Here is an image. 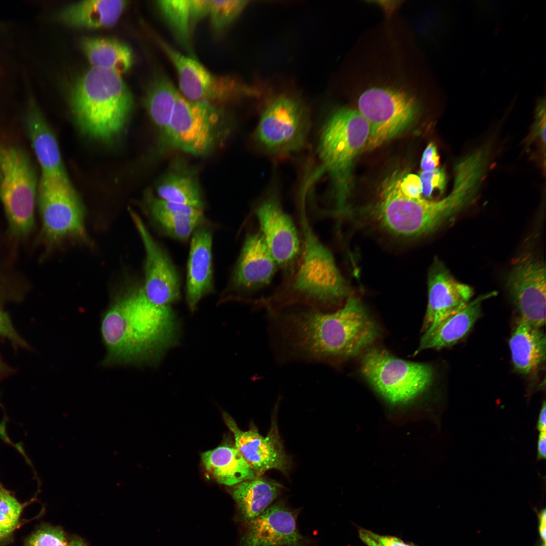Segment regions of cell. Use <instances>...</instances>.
I'll return each mask as SVG.
<instances>
[{"label":"cell","mask_w":546,"mask_h":546,"mask_svg":"<svg viewBox=\"0 0 546 546\" xmlns=\"http://www.w3.org/2000/svg\"><path fill=\"white\" fill-rule=\"evenodd\" d=\"M111 362L157 363L178 343L180 325L170 306H159L143 288L117 301L102 322Z\"/></svg>","instance_id":"6da1fadb"},{"label":"cell","mask_w":546,"mask_h":546,"mask_svg":"<svg viewBox=\"0 0 546 546\" xmlns=\"http://www.w3.org/2000/svg\"><path fill=\"white\" fill-rule=\"evenodd\" d=\"M286 321L297 347L316 360L355 355L378 335L375 323L354 297H348L344 305L334 312L311 307L290 314Z\"/></svg>","instance_id":"7a4b0ae2"},{"label":"cell","mask_w":546,"mask_h":546,"mask_svg":"<svg viewBox=\"0 0 546 546\" xmlns=\"http://www.w3.org/2000/svg\"><path fill=\"white\" fill-rule=\"evenodd\" d=\"M70 100L73 114L81 129L104 140L121 131L133 101L121 75L93 67L76 82Z\"/></svg>","instance_id":"3957f363"},{"label":"cell","mask_w":546,"mask_h":546,"mask_svg":"<svg viewBox=\"0 0 546 546\" xmlns=\"http://www.w3.org/2000/svg\"><path fill=\"white\" fill-rule=\"evenodd\" d=\"M469 204L468 198L454 189L439 200L408 198L400 190L399 177L394 175L384 184L370 216L373 224L384 232L414 239L432 232Z\"/></svg>","instance_id":"277c9868"},{"label":"cell","mask_w":546,"mask_h":546,"mask_svg":"<svg viewBox=\"0 0 546 546\" xmlns=\"http://www.w3.org/2000/svg\"><path fill=\"white\" fill-rule=\"evenodd\" d=\"M300 220L299 258L293 274L285 280L277 296L309 303L314 308L337 304L348 298V284L331 251L315 234L303 211Z\"/></svg>","instance_id":"5b68a950"},{"label":"cell","mask_w":546,"mask_h":546,"mask_svg":"<svg viewBox=\"0 0 546 546\" xmlns=\"http://www.w3.org/2000/svg\"><path fill=\"white\" fill-rule=\"evenodd\" d=\"M369 132L365 118L357 110L348 107L333 112L321 130L317 155L334 184L336 211L339 213L346 210L353 164L362 152Z\"/></svg>","instance_id":"8992f818"},{"label":"cell","mask_w":546,"mask_h":546,"mask_svg":"<svg viewBox=\"0 0 546 546\" xmlns=\"http://www.w3.org/2000/svg\"><path fill=\"white\" fill-rule=\"evenodd\" d=\"M229 127L220 106L206 101H191L178 94L162 144L195 156H203L222 142Z\"/></svg>","instance_id":"52a82bcc"},{"label":"cell","mask_w":546,"mask_h":546,"mask_svg":"<svg viewBox=\"0 0 546 546\" xmlns=\"http://www.w3.org/2000/svg\"><path fill=\"white\" fill-rule=\"evenodd\" d=\"M36 190V175L27 154L0 142V200L16 237H24L33 229Z\"/></svg>","instance_id":"ba28073f"},{"label":"cell","mask_w":546,"mask_h":546,"mask_svg":"<svg viewBox=\"0 0 546 546\" xmlns=\"http://www.w3.org/2000/svg\"><path fill=\"white\" fill-rule=\"evenodd\" d=\"M361 371L373 388L393 404L416 398L429 388L434 377L430 365L405 361L379 348L365 354Z\"/></svg>","instance_id":"9c48e42d"},{"label":"cell","mask_w":546,"mask_h":546,"mask_svg":"<svg viewBox=\"0 0 546 546\" xmlns=\"http://www.w3.org/2000/svg\"><path fill=\"white\" fill-rule=\"evenodd\" d=\"M357 111L367 120L369 135L363 151L375 150L406 129L415 120L418 105L404 90L374 87L357 100Z\"/></svg>","instance_id":"30bf717a"},{"label":"cell","mask_w":546,"mask_h":546,"mask_svg":"<svg viewBox=\"0 0 546 546\" xmlns=\"http://www.w3.org/2000/svg\"><path fill=\"white\" fill-rule=\"evenodd\" d=\"M310 128L308 115L296 100L280 97L262 113L253 134L259 149L275 157H285L303 149Z\"/></svg>","instance_id":"8fae6325"},{"label":"cell","mask_w":546,"mask_h":546,"mask_svg":"<svg viewBox=\"0 0 546 546\" xmlns=\"http://www.w3.org/2000/svg\"><path fill=\"white\" fill-rule=\"evenodd\" d=\"M38 193L42 233L48 243L86 239L83 207L68 177L41 175Z\"/></svg>","instance_id":"7c38bea8"},{"label":"cell","mask_w":546,"mask_h":546,"mask_svg":"<svg viewBox=\"0 0 546 546\" xmlns=\"http://www.w3.org/2000/svg\"><path fill=\"white\" fill-rule=\"evenodd\" d=\"M158 41L176 70L186 99L220 106L243 95L244 86L235 79L213 75L194 58L184 55L162 39Z\"/></svg>","instance_id":"4fadbf2b"},{"label":"cell","mask_w":546,"mask_h":546,"mask_svg":"<svg viewBox=\"0 0 546 546\" xmlns=\"http://www.w3.org/2000/svg\"><path fill=\"white\" fill-rule=\"evenodd\" d=\"M507 287L520 320L541 328L545 324L546 286L544 261L531 252L514 259Z\"/></svg>","instance_id":"5bb4252c"},{"label":"cell","mask_w":546,"mask_h":546,"mask_svg":"<svg viewBox=\"0 0 546 546\" xmlns=\"http://www.w3.org/2000/svg\"><path fill=\"white\" fill-rule=\"evenodd\" d=\"M255 214L259 230L286 280L293 274L299 258L300 234L279 199L275 196L260 201Z\"/></svg>","instance_id":"9a60e30c"},{"label":"cell","mask_w":546,"mask_h":546,"mask_svg":"<svg viewBox=\"0 0 546 546\" xmlns=\"http://www.w3.org/2000/svg\"><path fill=\"white\" fill-rule=\"evenodd\" d=\"M299 513L283 501L274 503L244 523L240 546H311L310 540L298 529Z\"/></svg>","instance_id":"2e32d148"},{"label":"cell","mask_w":546,"mask_h":546,"mask_svg":"<svg viewBox=\"0 0 546 546\" xmlns=\"http://www.w3.org/2000/svg\"><path fill=\"white\" fill-rule=\"evenodd\" d=\"M223 420L234 435L235 446L257 477L267 471L278 470L287 474L291 462L286 454L281 440L276 417L271 420L267 434L261 435L257 428L251 425L247 431H242L227 413H223Z\"/></svg>","instance_id":"e0dca14e"},{"label":"cell","mask_w":546,"mask_h":546,"mask_svg":"<svg viewBox=\"0 0 546 546\" xmlns=\"http://www.w3.org/2000/svg\"><path fill=\"white\" fill-rule=\"evenodd\" d=\"M146 251L145 283L148 299L159 306H170L180 297L179 279L166 252L154 240L140 216L129 210Z\"/></svg>","instance_id":"ac0fdd59"},{"label":"cell","mask_w":546,"mask_h":546,"mask_svg":"<svg viewBox=\"0 0 546 546\" xmlns=\"http://www.w3.org/2000/svg\"><path fill=\"white\" fill-rule=\"evenodd\" d=\"M278 268L259 230L247 235L232 277L237 292L251 294L267 287Z\"/></svg>","instance_id":"d6986e66"},{"label":"cell","mask_w":546,"mask_h":546,"mask_svg":"<svg viewBox=\"0 0 546 546\" xmlns=\"http://www.w3.org/2000/svg\"><path fill=\"white\" fill-rule=\"evenodd\" d=\"M428 292L425 331L440 320L464 307L474 294L472 287L457 281L437 258L434 260L429 269Z\"/></svg>","instance_id":"ffe728a7"},{"label":"cell","mask_w":546,"mask_h":546,"mask_svg":"<svg viewBox=\"0 0 546 546\" xmlns=\"http://www.w3.org/2000/svg\"><path fill=\"white\" fill-rule=\"evenodd\" d=\"M212 244V231L202 223L192 235L187 265L186 302L192 313L213 291Z\"/></svg>","instance_id":"44dd1931"},{"label":"cell","mask_w":546,"mask_h":546,"mask_svg":"<svg viewBox=\"0 0 546 546\" xmlns=\"http://www.w3.org/2000/svg\"><path fill=\"white\" fill-rule=\"evenodd\" d=\"M496 294L492 292L480 295L460 310L437 322L425 331L417 352L450 346L463 338L480 317L483 302Z\"/></svg>","instance_id":"7402d4cb"},{"label":"cell","mask_w":546,"mask_h":546,"mask_svg":"<svg viewBox=\"0 0 546 546\" xmlns=\"http://www.w3.org/2000/svg\"><path fill=\"white\" fill-rule=\"evenodd\" d=\"M145 202L153 220L178 240L188 239L204 219L203 210L167 201L150 192L146 194Z\"/></svg>","instance_id":"603a6c76"},{"label":"cell","mask_w":546,"mask_h":546,"mask_svg":"<svg viewBox=\"0 0 546 546\" xmlns=\"http://www.w3.org/2000/svg\"><path fill=\"white\" fill-rule=\"evenodd\" d=\"M26 125L31 145L41 167V175L67 177L55 137L32 100L27 110Z\"/></svg>","instance_id":"cb8c5ba5"},{"label":"cell","mask_w":546,"mask_h":546,"mask_svg":"<svg viewBox=\"0 0 546 546\" xmlns=\"http://www.w3.org/2000/svg\"><path fill=\"white\" fill-rule=\"evenodd\" d=\"M283 488L277 481L263 476L232 486L231 493L239 520L245 523L258 516L274 503Z\"/></svg>","instance_id":"d4e9b609"},{"label":"cell","mask_w":546,"mask_h":546,"mask_svg":"<svg viewBox=\"0 0 546 546\" xmlns=\"http://www.w3.org/2000/svg\"><path fill=\"white\" fill-rule=\"evenodd\" d=\"M127 5L126 1H83L62 9L58 17L74 27H109L117 23Z\"/></svg>","instance_id":"484cf974"},{"label":"cell","mask_w":546,"mask_h":546,"mask_svg":"<svg viewBox=\"0 0 546 546\" xmlns=\"http://www.w3.org/2000/svg\"><path fill=\"white\" fill-rule=\"evenodd\" d=\"M158 197L172 203L203 210L204 202L194 169L176 161L158 182Z\"/></svg>","instance_id":"4316f807"},{"label":"cell","mask_w":546,"mask_h":546,"mask_svg":"<svg viewBox=\"0 0 546 546\" xmlns=\"http://www.w3.org/2000/svg\"><path fill=\"white\" fill-rule=\"evenodd\" d=\"M544 333L521 320L509 340L515 370L521 374L535 372L544 362L546 352Z\"/></svg>","instance_id":"83f0119b"},{"label":"cell","mask_w":546,"mask_h":546,"mask_svg":"<svg viewBox=\"0 0 546 546\" xmlns=\"http://www.w3.org/2000/svg\"><path fill=\"white\" fill-rule=\"evenodd\" d=\"M208 472L219 483L235 486L257 477L235 446L220 445L201 454Z\"/></svg>","instance_id":"f1b7e54d"},{"label":"cell","mask_w":546,"mask_h":546,"mask_svg":"<svg viewBox=\"0 0 546 546\" xmlns=\"http://www.w3.org/2000/svg\"><path fill=\"white\" fill-rule=\"evenodd\" d=\"M81 48L93 67L111 70L121 75L131 67L132 50L119 40L106 38L85 37Z\"/></svg>","instance_id":"f546056e"},{"label":"cell","mask_w":546,"mask_h":546,"mask_svg":"<svg viewBox=\"0 0 546 546\" xmlns=\"http://www.w3.org/2000/svg\"><path fill=\"white\" fill-rule=\"evenodd\" d=\"M178 94L169 78L162 73L158 74L154 78L146 93L145 106L158 129L161 144Z\"/></svg>","instance_id":"4dcf8cb0"},{"label":"cell","mask_w":546,"mask_h":546,"mask_svg":"<svg viewBox=\"0 0 546 546\" xmlns=\"http://www.w3.org/2000/svg\"><path fill=\"white\" fill-rule=\"evenodd\" d=\"M157 5L175 37L194 58L190 43L189 1H159Z\"/></svg>","instance_id":"1f68e13d"},{"label":"cell","mask_w":546,"mask_h":546,"mask_svg":"<svg viewBox=\"0 0 546 546\" xmlns=\"http://www.w3.org/2000/svg\"><path fill=\"white\" fill-rule=\"evenodd\" d=\"M27 504L20 503L0 483V545L12 540L14 531L20 525V516Z\"/></svg>","instance_id":"d6a6232c"},{"label":"cell","mask_w":546,"mask_h":546,"mask_svg":"<svg viewBox=\"0 0 546 546\" xmlns=\"http://www.w3.org/2000/svg\"><path fill=\"white\" fill-rule=\"evenodd\" d=\"M24 546H88L84 539L62 527L43 524L25 540Z\"/></svg>","instance_id":"836d02e7"},{"label":"cell","mask_w":546,"mask_h":546,"mask_svg":"<svg viewBox=\"0 0 546 546\" xmlns=\"http://www.w3.org/2000/svg\"><path fill=\"white\" fill-rule=\"evenodd\" d=\"M246 1H211L209 12L211 27L216 34L222 33L247 5Z\"/></svg>","instance_id":"e575fe53"},{"label":"cell","mask_w":546,"mask_h":546,"mask_svg":"<svg viewBox=\"0 0 546 546\" xmlns=\"http://www.w3.org/2000/svg\"><path fill=\"white\" fill-rule=\"evenodd\" d=\"M420 178L422 184V195L426 198H430L433 192L438 190L442 194L446 184V175L445 170L442 168H436L431 171H421Z\"/></svg>","instance_id":"d590c367"},{"label":"cell","mask_w":546,"mask_h":546,"mask_svg":"<svg viewBox=\"0 0 546 546\" xmlns=\"http://www.w3.org/2000/svg\"><path fill=\"white\" fill-rule=\"evenodd\" d=\"M399 187L402 193L406 197L418 199L422 198V187L419 175L409 173L399 178Z\"/></svg>","instance_id":"8d00e7d4"},{"label":"cell","mask_w":546,"mask_h":546,"mask_svg":"<svg viewBox=\"0 0 546 546\" xmlns=\"http://www.w3.org/2000/svg\"><path fill=\"white\" fill-rule=\"evenodd\" d=\"M211 1H189V14L191 29L202 19L209 14Z\"/></svg>","instance_id":"74e56055"},{"label":"cell","mask_w":546,"mask_h":546,"mask_svg":"<svg viewBox=\"0 0 546 546\" xmlns=\"http://www.w3.org/2000/svg\"><path fill=\"white\" fill-rule=\"evenodd\" d=\"M0 335L8 338L13 342L22 346H27V343L15 330L9 315L1 308Z\"/></svg>","instance_id":"f35d334b"},{"label":"cell","mask_w":546,"mask_h":546,"mask_svg":"<svg viewBox=\"0 0 546 546\" xmlns=\"http://www.w3.org/2000/svg\"><path fill=\"white\" fill-rule=\"evenodd\" d=\"M440 157L436 145L430 143L423 153L421 160V168L422 171H431L438 167Z\"/></svg>","instance_id":"ab89813d"},{"label":"cell","mask_w":546,"mask_h":546,"mask_svg":"<svg viewBox=\"0 0 546 546\" xmlns=\"http://www.w3.org/2000/svg\"><path fill=\"white\" fill-rule=\"evenodd\" d=\"M545 116L544 107L538 109L536 119L532 133L533 138L538 139L544 147L545 144Z\"/></svg>","instance_id":"60d3db41"},{"label":"cell","mask_w":546,"mask_h":546,"mask_svg":"<svg viewBox=\"0 0 546 546\" xmlns=\"http://www.w3.org/2000/svg\"><path fill=\"white\" fill-rule=\"evenodd\" d=\"M367 531L372 538L384 546H411L397 537L380 535L369 530Z\"/></svg>","instance_id":"b9f144b4"},{"label":"cell","mask_w":546,"mask_h":546,"mask_svg":"<svg viewBox=\"0 0 546 546\" xmlns=\"http://www.w3.org/2000/svg\"><path fill=\"white\" fill-rule=\"evenodd\" d=\"M537 459H544L546 456V432H539L537 446Z\"/></svg>","instance_id":"7bdbcfd3"},{"label":"cell","mask_w":546,"mask_h":546,"mask_svg":"<svg viewBox=\"0 0 546 546\" xmlns=\"http://www.w3.org/2000/svg\"><path fill=\"white\" fill-rule=\"evenodd\" d=\"M539 533L543 543L541 546H545L546 539V512L545 509L539 513Z\"/></svg>","instance_id":"ee69618b"},{"label":"cell","mask_w":546,"mask_h":546,"mask_svg":"<svg viewBox=\"0 0 546 546\" xmlns=\"http://www.w3.org/2000/svg\"><path fill=\"white\" fill-rule=\"evenodd\" d=\"M358 535L361 540L367 546H384L372 538L367 532V529H360Z\"/></svg>","instance_id":"f6af8a7d"},{"label":"cell","mask_w":546,"mask_h":546,"mask_svg":"<svg viewBox=\"0 0 546 546\" xmlns=\"http://www.w3.org/2000/svg\"><path fill=\"white\" fill-rule=\"evenodd\" d=\"M537 429L539 432H545L546 429V406L545 402L543 401L540 409L537 423Z\"/></svg>","instance_id":"bcb514c9"},{"label":"cell","mask_w":546,"mask_h":546,"mask_svg":"<svg viewBox=\"0 0 546 546\" xmlns=\"http://www.w3.org/2000/svg\"><path fill=\"white\" fill-rule=\"evenodd\" d=\"M7 370L5 365L0 359V373H3Z\"/></svg>","instance_id":"7dc6e473"}]
</instances>
